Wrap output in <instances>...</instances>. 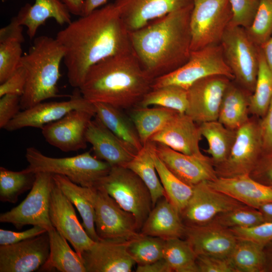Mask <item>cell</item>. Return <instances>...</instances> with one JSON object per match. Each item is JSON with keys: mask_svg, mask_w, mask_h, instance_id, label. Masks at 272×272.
<instances>
[{"mask_svg": "<svg viewBox=\"0 0 272 272\" xmlns=\"http://www.w3.org/2000/svg\"><path fill=\"white\" fill-rule=\"evenodd\" d=\"M64 49L56 38L40 36L23 55L20 64L26 73V84L21 97V109H26L58 94L60 65Z\"/></svg>", "mask_w": 272, "mask_h": 272, "instance_id": "obj_4", "label": "cell"}, {"mask_svg": "<svg viewBox=\"0 0 272 272\" xmlns=\"http://www.w3.org/2000/svg\"><path fill=\"white\" fill-rule=\"evenodd\" d=\"M251 94L231 81L224 93L218 120L226 127L237 130L250 119L249 98Z\"/></svg>", "mask_w": 272, "mask_h": 272, "instance_id": "obj_30", "label": "cell"}, {"mask_svg": "<svg viewBox=\"0 0 272 272\" xmlns=\"http://www.w3.org/2000/svg\"><path fill=\"white\" fill-rule=\"evenodd\" d=\"M95 116V111L75 109L60 119L41 128L45 141L64 152L85 149L87 146L86 132Z\"/></svg>", "mask_w": 272, "mask_h": 272, "instance_id": "obj_14", "label": "cell"}, {"mask_svg": "<svg viewBox=\"0 0 272 272\" xmlns=\"http://www.w3.org/2000/svg\"><path fill=\"white\" fill-rule=\"evenodd\" d=\"M52 177L57 186L79 211L82 225L88 235L95 242L100 240L95 226L94 187L78 185L63 175L52 174Z\"/></svg>", "mask_w": 272, "mask_h": 272, "instance_id": "obj_28", "label": "cell"}, {"mask_svg": "<svg viewBox=\"0 0 272 272\" xmlns=\"http://www.w3.org/2000/svg\"><path fill=\"white\" fill-rule=\"evenodd\" d=\"M95 117L108 129L137 152L143 147L136 129L121 109L103 103H93Z\"/></svg>", "mask_w": 272, "mask_h": 272, "instance_id": "obj_32", "label": "cell"}, {"mask_svg": "<svg viewBox=\"0 0 272 272\" xmlns=\"http://www.w3.org/2000/svg\"><path fill=\"white\" fill-rule=\"evenodd\" d=\"M149 108L137 106L130 110L129 118L133 123L143 145L162 129L178 113L163 107Z\"/></svg>", "mask_w": 272, "mask_h": 272, "instance_id": "obj_33", "label": "cell"}, {"mask_svg": "<svg viewBox=\"0 0 272 272\" xmlns=\"http://www.w3.org/2000/svg\"><path fill=\"white\" fill-rule=\"evenodd\" d=\"M75 89L76 91L67 100L42 102L20 111L4 129L9 131L28 127L41 129L46 124L60 119L72 110L95 111L93 103L86 99L78 88Z\"/></svg>", "mask_w": 272, "mask_h": 272, "instance_id": "obj_16", "label": "cell"}, {"mask_svg": "<svg viewBox=\"0 0 272 272\" xmlns=\"http://www.w3.org/2000/svg\"><path fill=\"white\" fill-rule=\"evenodd\" d=\"M263 153L259 124L249 119L236 130L234 142L226 160L215 167L218 177L249 175Z\"/></svg>", "mask_w": 272, "mask_h": 272, "instance_id": "obj_12", "label": "cell"}, {"mask_svg": "<svg viewBox=\"0 0 272 272\" xmlns=\"http://www.w3.org/2000/svg\"><path fill=\"white\" fill-rule=\"evenodd\" d=\"M71 13L60 0H35L33 5L26 4L22 7L17 16L18 23L27 28V34L33 39L39 28L50 18L60 25L70 24Z\"/></svg>", "mask_w": 272, "mask_h": 272, "instance_id": "obj_27", "label": "cell"}, {"mask_svg": "<svg viewBox=\"0 0 272 272\" xmlns=\"http://www.w3.org/2000/svg\"><path fill=\"white\" fill-rule=\"evenodd\" d=\"M49 254L42 270L56 269L60 272H87L83 259L69 246L67 240L55 228L47 231Z\"/></svg>", "mask_w": 272, "mask_h": 272, "instance_id": "obj_31", "label": "cell"}, {"mask_svg": "<svg viewBox=\"0 0 272 272\" xmlns=\"http://www.w3.org/2000/svg\"><path fill=\"white\" fill-rule=\"evenodd\" d=\"M126 168L135 173L149 189L152 200L153 208L161 197L166 196L164 189L157 173L153 158V144L148 142L143 145Z\"/></svg>", "mask_w": 272, "mask_h": 272, "instance_id": "obj_34", "label": "cell"}, {"mask_svg": "<svg viewBox=\"0 0 272 272\" xmlns=\"http://www.w3.org/2000/svg\"><path fill=\"white\" fill-rule=\"evenodd\" d=\"M35 174L24 169L13 171L0 167V200L3 202L16 203L18 197L31 189Z\"/></svg>", "mask_w": 272, "mask_h": 272, "instance_id": "obj_41", "label": "cell"}, {"mask_svg": "<svg viewBox=\"0 0 272 272\" xmlns=\"http://www.w3.org/2000/svg\"><path fill=\"white\" fill-rule=\"evenodd\" d=\"M48 232L0 246V272H32L40 269L49 254Z\"/></svg>", "mask_w": 272, "mask_h": 272, "instance_id": "obj_18", "label": "cell"}, {"mask_svg": "<svg viewBox=\"0 0 272 272\" xmlns=\"http://www.w3.org/2000/svg\"><path fill=\"white\" fill-rule=\"evenodd\" d=\"M86 140L92 145L95 156L111 167H126L137 153L95 116L88 126Z\"/></svg>", "mask_w": 272, "mask_h": 272, "instance_id": "obj_24", "label": "cell"}, {"mask_svg": "<svg viewBox=\"0 0 272 272\" xmlns=\"http://www.w3.org/2000/svg\"><path fill=\"white\" fill-rule=\"evenodd\" d=\"M188 104L187 90L175 85L152 89L143 97L138 106L156 105L185 113Z\"/></svg>", "mask_w": 272, "mask_h": 272, "instance_id": "obj_39", "label": "cell"}, {"mask_svg": "<svg viewBox=\"0 0 272 272\" xmlns=\"http://www.w3.org/2000/svg\"><path fill=\"white\" fill-rule=\"evenodd\" d=\"M129 241L100 239L82 255L87 272H130L135 263Z\"/></svg>", "mask_w": 272, "mask_h": 272, "instance_id": "obj_22", "label": "cell"}, {"mask_svg": "<svg viewBox=\"0 0 272 272\" xmlns=\"http://www.w3.org/2000/svg\"><path fill=\"white\" fill-rule=\"evenodd\" d=\"M271 99L272 71L259 47L258 71L255 88L249 98V112L263 118Z\"/></svg>", "mask_w": 272, "mask_h": 272, "instance_id": "obj_38", "label": "cell"}, {"mask_svg": "<svg viewBox=\"0 0 272 272\" xmlns=\"http://www.w3.org/2000/svg\"><path fill=\"white\" fill-rule=\"evenodd\" d=\"M49 217L53 226L71 244L81 257L95 242L78 220L73 204L54 181L50 196Z\"/></svg>", "mask_w": 272, "mask_h": 272, "instance_id": "obj_17", "label": "cell"}, {"mask_svg": "<svg viewBox=\"0 0 272 272\" xmlns=\"http://www.w3.org/2000/svg\"><path fill=\"white\" fill-rule=\"evenodd\" d=\"M153 144L156 154L166 167L185 183L193 186L218 178L210 157L186 155L161 144Z\"/></svg>", "mask_w": 272, "mask_h": 272, "instance_id": "obj_19", "label": "cell"}, {"mask_svg": "<svg viewBox=\"0 0 272 272\" xmlns=\"http://www.w3.org/2000/svg\"><path fill=\"white\" fill-rule=\"evenodd\" d=\"M213 221L228 228H251L264 222L258 209L245 205L220 214Z\"/></svg>", "mask_w": 272, "mask_h": 272, "instance_id": "obj_43", "label": "cell"}, {"mask_svg": "<svg viewBox=\"0 0 272 272\" xmlns=\"http://www.w3.org/2000/svg\"><path fill=\"white\" fill-rule=\"evenodd\" d=\"M257 209L261 213L264 222H272V202L264 203Z\"/></svg>", "mask_w": 272, "mask_h": 272, "instance_id": "obj_58", "label": "cell"}, {"mask_svg": "<svg viewBox=\"0 0 272 272\" xmlns=\"http://www.w3.org/2000/svg\"><path fill=\"white\" fill-rule=\"evenodd\" d=\"M107 1L108 0H85L81 16L88 15Z\"/></svg>", "mask_w": 272, "mask_h": 272, "instance_id": "obj_55", "label": "cell"}, {"mask_svg": "<svg viewBox=\"0 0 272 272\" xmlns=\"http://www.w3.org/2000/svg\"><path fill=\"white\" fill-rule=\"evenodd\" d=\"M202 137L199 125L185 113L178 112L149 142L164 145L184 154L202 156L199 146Z\"/></svg>", "mask_w": 272, "mask_h": 272, "instance_id": "obj_23", "label": "cell"}, {"mask_svg": "<svg viewBox=\"0 0 272 272\" xmlns=\"http://www.w3.org/2000/svg\"><path fill=\"white\" fill-rule=\"evenodd\" d=\"M128 31L139 29L171 12L193 5V0H116Z\"/></svg>", "mask_w": 272, "mask_h": 272, "instance_id": "obj_21", "label": "cell"}, {"mask_svg": "<svg viewBox=\"0 0 272 272\" xmlns=\"http://www.w3.org/2000/svg\"><path fill=\"white\" fill-rule=\"evenodd\" d=\"M198 125L202 137L208 144L205 151L210 155L215 167L227 158L235 141L236 130L226 127L218 120Z\"/></svg>", "mask_w": 272, "mask_h": 272, "instance_id": "obj_35", "label": "cell"}, {"mask_svg": "<svg viewBox=\"0 0 272 272\" xmlns=\"http://www.w3.org/2000/svg\"><path fill=\"white\" fill-rule=\"evenodd\" d=\"M234 77L227 65L220 44L192 51L187 61L174 71L154 79L152 89L175 85L187 90L196 81L211 76Z\"/></svg>", "mask_w": 272, "mask_h": 272, "instance_id": "obj_9", "label": "cell"}, {"mask_svg": "<svg viewBox=\"0 0 272 272\" xmlns=\"http://www.w3.org/2000/svg\"><path fill=\"white\" fill-rule=\"evenodd\" d=\"M249 175L262 184L272 186V150L263 153Z\"/></svg>", "mask_w": 272, "mask_h": 272, "instance_id": "obj_50", "label": "cell"}, {"mask_svg": "<svg viewBox=\"0 0 272 272\" xmlns=\"http://www.w3.org/2000/svg\"><path fill=\"white\" fill-rule=\"evenodd\" d=\"M263 153L272 150V99L267 111L259 123Z\"/></svg>", "mask_w": 272, "mask_h": 272, "instance_id": "obj_52", "label": "cell"}, {"mask_svg": "<svg viewBox=\"0 0 272 272\" xmlns=\"http://www.w3.org/2000/svg\"><path fill=\"white\" fill-rule=\"evenodd\" d=\"M265 257V272H272V240L263 248Z\"/></svg>", "mask_w": 272, "mask_h": 272, "instance_id": "obj_57", "label": "cell"}, {"mask_svg": "<svg viewBox=\"0 0 272 272\" xmlns=\"http://www.w3.org/2000/svg\"><path fill=\"white\" fill-rule=\"evenodd\" d=\"M26 84V73L20 65L16 71L0 85V97L6 94H15L22 96Z\"/></svg>", "mask_w": 272, "mask_h": 272, "instance_id": "obj_48", "label": "cell"}, {"mask_svg": "<svg viewBox=\"0 0 272 272\" xmlns=\"http://www.w3.org/2000/svg\"><path fill=\"white\" fill-rule=\"evenodd\" d=\"M263 248L251 240L237 238L229 258L237 272H265Z\"/></svg>", "mask_w": 272, "mask_h": 272, "instance_id": "obj_36", "label": "cell"}, {"mask_svg": "<svg viewBox=\"0 0 272 272\" xmlns=\"http://www.w3.org/2000/svg\"><path fill=\"white\" fill-rule=\"evenodd\" d=\"M21 96L6 94L0 99V128L6 125L20 112Z\"/></svg>", "mask_w": 272, "mask_h": 272, "instance_id": "obj_49", "label": "cell"}, {"mask_svg": "<svg viewBox=\"0 0 272 272\" xmlns=\"http://www.w3.org/2000/svg\"><path fill=\"white\" fill-rule=\"evenodd\" d=\"M193 1L190 19L191 51L220 44L232 18L230 0Z\"/></svg>", "mask_w": 272, "mask_h": 272, "instance_id": "obj_8", "label": "cell"}, {"mask_svg": "<svg viewBox=\"0 0 272 272\" xmlns=\"http://www.w3.org/2000/svg\"><path fill=\"white\" fill-rule=\"evenodd\" d=\"M229 229L237 238L251 240L263 246L272 240V222H264L251 228Z\"/></svg>", "mask_w": 272, "mask_h": 272, "instance_id": "obj_46", "label": "cell"}, {"mask_svg": "<svg viewBox=\"0 0 272 272\" xmlns=\"http://www.w3.org/2000/svg\"><path fill=\"white\" fill-rule=\"evenodd\" d=\"M193 6L171 12L129 31L132 51L153 80L174 71L188 60Z\"/></svg>", "mask_w": 272, "mask_h": 272, "instance_id": "obj_2", "label": "cell"}, {"mask_svg": "<svg viewBox=\"0 0 272 272\" xmlns=\"http://www.w3.org/2000/svg\"><path fill=\"white\" fill-rule=\"evenodd\" d=\"M225 60L240 87L252 94L259 66V47L245 28L229 25L220 42Z\"/></svg>", "mask_w": 272, "mask_h": 272, "instance_id": "obj_7", "label": "cell"}, {"mask_svg": "<svg viewBox=\"0 0 272 272\" xmlns=\"http://www.w3.org/2000/svg\"><path fill=\"white\" fill-rule=\"evenodd\" d=\"M260 48L268 67L272 71V36Z\"/></svg>", "mask_w": 272, "mask_h": 272, "instance_id": "obj_56", "label": "cell"}, {"mask_svg": "<svg viewBox=\"0 0 272 272\" xmlns=\"http://www.w3.org/2000/svg\"><path fill=\"white\" fill-rule=\"evenodd\" d=\"M47 232L44 228L38 226L28 230L15 232L0 229V245L12 244L28 239Z\"/></svg>", "mask_w": 272, "mask_h": 272, "instance_id": "obj_51", "label": "cell"}, {"mask_svg": "<svg viewBox=\"0 0 272 272\" xmlns=\"http://www.w3.org/2000/svg\"><path fill=\"white\" fill-rule=\"evenodd\" d=\"M23 26L15 17L0 30V84L8 79L18 69L22 55L24 42Z\"/></svg>", "mask_w": 272, "mask_h": 272, "instance_id": "obj_29", "label": "cell"}, {"mask_svg": "<svg viewBox=\"0 0 272 272\" xmlns=\"http://www.w3.org/2000/svg\"><path fill=\"white\" fill-rule=\"evenodd\" d=\"M270 187H272V186H270Z\"/></svg>", "mask_w": 272, "mask_h": 272, "instance_id": "obj_59", "label": "cell"}, {"mask_svg": "<svg viewBox=\"0 0 272 272\" xmlns=\"http://www.w3.org/2000/svg\"><path fill=\"white\" fill-rule=\"evenodd\" d=\"M72 21L56 36L64 49L70 84L79 88L89 69L110 56L132 51L129 31L114 3Z\"/></svg>", "mask_w": 272, "mask_h": 272, "instance_id": "obj_1", "label": "cell"}, {"mask_svg": "<svg viewBox=\"0 0 272 272\" xmlns=\"http://www.w3.org/2000/svg\"><path fill=\"white\" fill-rule=\"evenodd\" d=\"M196 264L198 272H237L229 257L198 255Z\"/></svg>", "mask_w": 272, "mask_h": 272, "instance_id": "obj_47", "label": "cell"}, {"mask_svg": "<svg viewBox=\"0 0 272 272\" xmlns=\"http://www.w3.org/2000/svg\"><path fill=\"white\" fill-rule=\"evenodd\" d=\"M232 18L229 24L245 29L252 25L257 13L259 0H230Z\"/></svg>", "mask_w": 272, "mask_h": 272, "instance_id": "obj_45", "label": "cell"}, {"mask_svg": "<svg viewBox=\"0 0 272 272\" xmlns=\"http://www.w3.org/2000/svg\"><path fill=\"white\" fill-rule=\"evenodd\" d=\"M207 182L213 189L257 209L264 203L272 202V187L255 180L249 174L218 177Z\"/></svg>", "mask_w": 272, "mask_h": 272, "instance_id": "obj_25", "label": "cell"}, {"mask_svg": "<svg viewBox=\"0 0 272 272\" xmlns=\"http://www.w3.org/2000/svg\"><path fill=\"white\" fill-rule=\"evenodd\" d=\"M184 239L196 256L230 257L237 238L229 228L212 221L196 226H185Z\"/></svg>", "mask_w": 272, "mask_h": 272, "instance_id": "obj_20", "label": "cell"}, {"mask_svg": "<svg viewBox=\"0 0 272 272\" xmlns=\"http://www.w3.org/2000/svg\"><path fill=\"white\" fill-rule=\"evenodd\" d=\"M153 81L132 51L107 57L92 66L78 89L93 103L130 110L152 89Z\"/></svg>", "mask_w": 272, "mask_h": 272, "instance_id": "obj_3", "label": "cell"}, {"mask_svg": "<svg viewBox=\"0 0 272 272\" xmlns=\"http://www.w3.org/2000/svg\"><path fill=\"white\" fill-rule=\"evenodd\" d=\"M66 7L71 14L81 16L85 0H60Z\"/></svg>", "mask_w": 272, "mask_h": 272, "instance_id": "obj_54", "label": "cell"}, {"mask_svg": "<svg viewBox=\"0 0 272 272\" xmlns=\"http://www.w3.org/2000/svg\"><path fill=\"white\" fill-rule=\"evenodd\" d=\"M153 149L156 169L166 197L180 214L192 194L193 186L182 181L166 167L156 154L153 144Z\"/></svg>", "mask_w": 272, "mask_h": 272, "instance_id": "obj_37", "label": "cell"}, {"mask_svg": "<svg viewBox=\"0 0 272 272\" xmlns=\"http://www.w3.org/2000/svg\"><path fill=\"white\" fill-rule=\"evenodd\" d=\"M166 240L142 234L131 240L127 250L138 265H144L163 258Z\"/></svg>", "mask_w": 272, "mask_h": 272, "instance_id": "obj_42", "label": "cell"}, {"mask_svg": "<svg viewBox=\"0 0 272 272\" xmlns=\"http://www.w3.org/2000/svg\"><path fill=\"white\" fill-rule=\"evenodd\" d=\"M185 230L179 212L166 196H163L150 212L140 233L168 240L184 239Z\"/></svg>", "mask_w": 272, "mask_h": 272, "instance_id": "obj_26", "label": "cell"}, {"mask_svg": "<svg viewBox=\"0 0 272 272\" xmlns=\"http://www.w3.org/2000/svg\"><path fill=\"white\" fill-rule=\"evenodd\" d=\"M196 257V254L185 239L174 238L166 240L163 258L172 271L198 272Z\"/></svg>", "mask_w": 272, "mask_h": 272, "instance_id": "obj_40", "label": "cell"}, {"mask_svg": "<svg viewBox=\"0 0 272 272\" xmlns=\"http://www.w3.org/2000/svg\"><path fill=\"white\" fill-rule=\"evenodd\" d=\"M254 21L246 32L258 47L272 36V0H259Z\"/></svg>", "mask_w": 272, "mask_h": 272, "instance_id": "obj_44", "label": "cell"}, {"mask_svg": "<svg viewBox=\"0 0 272 272\" xmlns=\"http://www.w3.org/2000/svg\"><path fill=\"white\" fill-rule=\"evenodd\" d=\"M25 157L28 172H45L67 177L84 187H94L110 171L111 166L87 152L76 156L53 158L46 156L34 147L27 148Z\"/></svg>", "mask_w": 272, "mask_h": 272, "instance_id": "obj_5", "label": "cell"}, {"mask_svg": "<svg viewBox=\"0 0 272 272\" xmlns=\"http://www.w3.org/2000/svg\"><path fill=\"white\" fill-rule=\"evenodd\" d=\"M96 186L103 188L122 209L134 216L140 231L153 209L150 192L142 179L125 167L113 166Z\"/></svg>", "mask_w": 272, "mask_h": 272, "instance_id": "obj_6", "label": "cell"}, {"mask_svg": "<svg viewBox=\"0 0 272 272\" xmlns=\"http://www.w3.org/2000/svg\"><path fill=\"white\" fill-rule=\"evenodd\" d=\"M95 226L100 239L129 241L141 233L131 213L122 209L102 187H94Z\"/></svg>", "mask_w": 272, "mask_h": 272, "instance_id": "obj_11", "label": "cell"}, {"mask_svg": "<svg viewBox=\"0 0 272 272\" xmlns=\"http://www.w3.org/2000/svg\"><path fill=\"white\" fill-rule=\"evenodd\" d=\"M243 205L203 181L193 186L192 194L180 215L185 226H200L213 221L221 214Z\"/></svg>", "mask_w": 272, "mask_h": 272, "instance_id": "obj_13", "label": "cell"}, {"mask_svg": "<svg viewBox=\"0 0 272 272\" xmlns=\"http://www.w3.org/2000/svg\"><path fill=\"white\" fill-rule=\"evenodd\" d=\"M231 80L222 75L202 78L187 89L185 113L197 124L217 120L222 98Z\"/></svg>", "mask_w": 272, "mask_h": 272, "instance_id": "obj_15", "label": "cell"}, {"mask_svg": "<svg viewBox=\"0 0 272 272\" xmlns=\"http://www.w3.org/2000/svg\"><path fill=\"white\" fill-rule=\"evenodd\" d=\"M54 183L52 174H35V178L26 197L18 206L0 215V222L11 223L17 229L24 226H38L47 231L54 227L49 217V203Z\"/></svg>", "mask_w": 272, "mask_h": 272, "instance_id": "obj_10", "label": "cell"}, {"mask_svg": "<svg viewBox=\"0 0 272 272\" xmlns=\"http://www.w3.org/2000/svg\"><path fill=\"white\" fill-rule=\"evenodd\" d=\"M135 271L137 272H172L169 264L164 258L149 264L138 265Z\"/></svg>", "mask_w": 272, "mask_h": 272, "instance_id": "obj_53", "label": "cell"}]
</instances>
